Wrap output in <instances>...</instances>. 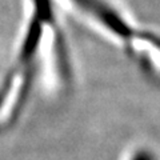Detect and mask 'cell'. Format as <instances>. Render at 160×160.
Segmentation results:
<instances>
[{"label": "cell", "mask_w": 160, "mask_h": 160, "mask_svg": "<svg viewBox=\"0 0 160 160\" xmlns=\"http://www.w3.org/2000/svg\"><path fill=\"white\" fill-rule=\"evenodd\" d=\"M132 160H155L153 155L148 151H140L133 156Z\"/></svg>", "instance_id": "7a4b0ae2"}, {"label": "cell", "mask_w": 160, "mask_h": 160, "mask_svg": "<svg viewBox=\"0 0 160 160\" xmlns=\"http://www.w3.org/2000/svg\"><path fill=\"white\" fill-rule=\"evenodd\" d=\"M83 12L95 19L113 36L120 39L124 44L131 46L135 39L143 38L126 22L122 15L107 0H72Z\"/></svg>", "instance_id": "6da1fadb"}]
</instances>
